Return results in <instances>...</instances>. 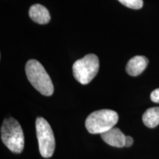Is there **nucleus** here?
Returning <instances> with one entry per match:
<instances>
[{
  "mask_svg": "<svg viewBox=\"0 0 159 159\" xmlns=\"http://www.w3.org/2000/svg\"><path fill=\"white\" fill-rule=\"evenodd\" d=\"M35 128L40 153L43 158H50L54 153L55 140L51 126L42 117H38Z\"/></svg>",
  "mask_w": 159,
  "mask_h": 159,
  "instance_id": "39448f33",
  "label": "nucleus"
},
{
  "mask_svg": "<svg viewBox=\"0 0 159 159\" xmlns=\"http://www.w3.org/2000/svg\"><path fill=\"white\" fill-rule=\"evenodd\" d=\"M102 140L109 145L115 148H123L125 145L126 136L117 128H113L101 134Z\"/></svg>",
  "mask_w": 159,
  "mask_h": 159,
  "instance_id": "423d86ee",
  "label": "nucleus"
},
{
  "mask_svg": "<svg viewBox=\"0 0 159 159\" xmlns=\"http://www.w3.org/2000/svg\"><path fill=\"white\" fill-rule=\"evenodd\" d=\"M133 144H134V139H133L131 136H126L125 147H126V148H129V147L132 146Z\"/></svg>",
  "mask_w": 159,
  "mask_h": 159,
  "instance_id": "f8f14e48",
  "label": "nucleus"
},
{
  "mask_svg": "<svg viewBox=\"0 0 159 159\" xmlns=\"http://www.w3.org/2000/svg\"><path fill=\"white\" fill-rule=\"evenodd\" d=\"M150 99L152 102L159 103V89H157L151 93Z\"/></svg>",
  "mask_w": 159,
  "mask_h": 159,
  "instance_id": "9b49d317",
  "label": "nucleus"
},
{
  "mask_svg": "<svg viewBox=\"0 0 159 159\" xmlns=\"http://www.w3.org/2000/svg\"><path fill=\"white\" fill-rule=\"evenodd\" d=\"M99 67L98 57L94 54H89L74 63L73 75L80 83L88 84L98 73Z\"/></svg>",
  "mask_w": 159,
  "mask_h": 159,
  "instance_id": "20e7f679",
  "label": "nucleus"
},
{
  "mask_svg": "<svg viewBox=\"0 0 159 159\" xmlns=\"http://www.w3.org/2000/svg\"><path fill=\"white\" fill-rule=\"evenodd\" d=\"M148 64V59L144 56H135L130 59L126 66V71L130 76L136 77L142 74Z\"/></svg>",
  "mask_w": 159,
  "mask_h": 159,
  "instance_id": "0eeeda50",
  "label": "nucleus"
},
{
  "mask_svg": "<svg viewBox=\"0 0 159 159\" xmlns=\"http://www.w3.org/2000/svg\"><path fill=\"white\" fill-rule=\"evenodd\" d=\"M1 139L3 144L14 153H21L25 147V136L21 125L13 118L3 121L1 127Z\"/></svg>",
  "mask_w": 159,
  "mask_h": 159,
  "instance_id": "f03ea898",
  "label": "nucleus"
},
{
  "mask_svg": "<svg viewBox=\"0 0 159 159\" xmlns=\"http://www.w3.org/2000/svg\"><path fill=\"white\" fill-rule=\"evenodd\" d=\"M119 116L116 111L102 109L91 113L87 117L85 125L91 134H102L114 126L118 122Z\"/></svg>",
  "mask_w": 159,
  "mask_h": 159,
  "instance_id": "7ed1b4c3",
  "label": "nucleus"
},
{
  "mask_svg": "<svg viewBox=\"0 0 159 159\" xmlns=\"http://www.w3.org/2000/svg\"><path fill=\"white\" fill-rule=\"evenodd\" d=\"M25 72L31 85L41 94L51 96L53 94L52 82L41 63L36 60H30L26 63Z\"/></svg>",
  "mask_w": 159,
  "mask_h": 159,
  "instance_id": "f257e3e1",
  "label": "nucleus"
},
{
  "mask_svg": "<svg viewBox=\"0 0 159 159\" xmlns=\"http://www.w3.org/2000/svg\"><path fill=\"white\" fill-rule=\"evenodd\" d=\"M123 5L126 6L129 8L139 10L143 6V0H118Z\"/></svg>",
  "mask_w": 159,
  "mask_h": 159,
  "instance_id": "9d476101",
  "label": "nucleus"
},
{
  "mask_svg": "<svg viewBox=\"0 0 159 159\" xmlns=\"http://www.w3.org/2000/svg\"><path fill=\"white\" fill-rule=\"evenodd\" d=\"M29 16L33 21L39 25H46L51 19L50 14L47 7L39 4L31 6L29 10Z\"/></svg>",
  "mask_w": 159,
  "mask_h": 159,
  "instance_id": "6e6552de",
  "label": "nucleus"
},
{
  "mask_svg": "<svg viewBox=\"0 0 159 159\" xmlns=\"http://www.w3.org/2000/svg\"><path fill=\"white\" fill-rule=\"evenodd\" d=\"M142 120L148 128H154L158 126L159 125V107L148 109L143 114Z\"/></svg>",
  "mask_w": 159,
  "mask_h": 159,
  "instance_id": "1a4fd4ad",
  "label": "nucleus"
}]
</instances>
